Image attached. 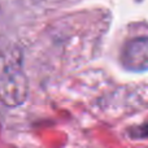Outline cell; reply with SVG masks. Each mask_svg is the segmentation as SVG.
Returning a JSON list of instances; mask_svg holds the SVG:
<instances>
[{"label":"cell","mask_w":148,"mask_h":148,"mask_svg":"<svg viewBox=\"0 0 148 148\" xmlns=\"http://www.w3.org/2000/svg\"><path fill=\"white\" fill-rule=\"evenodd\" d=\"M27 79L20 65L9 64L0 72V100L5 105L17 107L27 97Z\"/></svg>","instance_id":"1"},{"label":"cell","mask_w":148,"mask_h":148,"mask_svg":"<svg viewBox=\"0 0 148 148\" xmlns=\"http://www.w3.org/2000/svg\"><path fill=\"white\" fill-rule=\"evenodd\" d=\"M121 61L127 70H148V38H135L127 42L122 49Z\"/></svg>","instance_id":"2"},{"label":"cell","mask_w":148,"mask_h":148,"mask_svg":"<svg viewBox=\"0 0 148 148\" xmlns=\"http://www.w3.org/2000/svg\"><path fill=\"white\" fill-rule=\"evenodd\" d=\"M140 136H148V125L140 129Z\"/></svg>","instance_id":"3"}]
</instances>
